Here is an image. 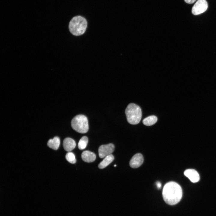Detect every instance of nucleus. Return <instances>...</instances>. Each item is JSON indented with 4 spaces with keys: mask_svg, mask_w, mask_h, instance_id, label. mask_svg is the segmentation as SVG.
<instances>
[{
    "mask_svg": "<svg viewBox=\"0 0 216 216\" xmlns=\"http://www.w3.org/2000/svg\"><path fill=\"white\" fill-rule=\"evenodd\" d=\"M182 191L180 186L174 182L167 183L162 190V196L167 204L174 205L178 203L182 199Z\"/></svg>",
    "mask_w": 216,
    "mask_h": 216,
    "instance_id": "nucleus-1",
    "label": "nucleus"
},
{
    "mask_svg": "<svg viewBox=\"0 0 216 216\" xmlns=\"http://www.w3.org/2000/svg\"><path fill=\"white\" fill-rule=\"evenodd\" d=\"M87 22L84 17L80 16L74 17L70 22L69 29L73 35L79 36L83 34L86 31Z\"/></svg>",
    "mask_w": 216,
    "mask_h": 216,
    "instance_id": "nucleus-2",
    "label": "nucleus"
},
{
    "mask_svg": "<svg viewBox=\"0 0 216 216\" xmlns=\"http://www.w3.org/2000/svg\"><path fill=\"white\" fill-rule=\"evenodd\" d=\"M125 114L127 121L132 124H138L141 118V109L139 106L134 103H130L127 106Z\"/></svg>",
    "mask_w": 216,
    "mask_h": 216,
    "instance_id": "nucleus-3",
    "label": "nucleus"
},
{
    "mask_svg": "<svg viewBox=\"0 0 216 216\" xmlns=\"http://www.w3.org/2000/svg\"><path fill=\"white\" fill-rule=\"evenodd\" d=\"M71 126L73 129L77 132L84 134L88 130V124L87 117L83 115L76 116L71 121Z\"/></svg>",
    "mask_w": 216,
    "mask_h": 216,
    "instance_id": "nucleus-4",
    "label": "nucleus"
},
{
    "mask_svg": "<svg viewBox=\"0 0 216 216\" xmlns=\"http://www.w3.org/2000/svg\"><path fill=\"white\" fill-rule=\"evenodd\" d=\"M208 5L206 0H198L192 9V13L194 15L200 14L205 12Z\"/></svg>",
    "mask_w": 216,
    "mask_h": 216,
    "instance_id": "nucleus-5",
    "label": "nucleus"
},
{
    "mask_svg": "<svg viewBox=\"0 0 216 216\" xmlns=\"http://www.w3.org/2000/svg\"><path fill=\"white\" fill-rule=\"evenodd\" d=\"M114 145L112 143L101 145L98 150L99 157L104 158L111 154L114 151Z\"/></svg>",
    "mask_w": 216,
    "mask_h": 216,
    "instance_id": "nucleus-6",
    "label": "nucleus"
},
{
    "mask_svg": "<svg viewBox=\"0 0 216 216\" xmlns=\"http://www.w3.org/2000/svg\"><path fill=\"white\" fill-rule=\"evenodd\" d=\"M143 160V157L141 154H136L134 155L130 159L129 164L131 168H137L142 164Z\"/></svg>",
    "mask_w": 216,
    "mask_h": 216,
    "instance_id": "nucleus-7",
    "label": "nucleus"
},
{
    "mask_svg": "<svg viewBox=\"0 0 216 216\" xmlns=\"http://www.w3.org/2000/svg\"><path fill=\"white\" fill-rule=\"evenodd\" d=\"M184 174L192 182H197L200 180V176L198 173L194 169H187L184 171Z\"/></svg>",
    "mask_w": 216,
    "mask_h": 216,
    "instance_id": "nucleus-8",
    "label": "nucleus"
},
{
    "mask_svg": "<svg viewBox=\"0 0 216 216\" xmlns=\"http://www.w3.org/2000/svg\"><path fill=\"white\" fill-rule=\"evenodd\" d=\"M76 146V142L73 139L67 137L64 139L63 146L65 151L68 152L71 151L75 148Z\"/></svg>",
    "mask_w": 216,
    "mask_h": 216,
    "instance_id": "nucleus-9",
    "label": "nucleus"
},
{
    "mask_svg": "<svg viewBox=\"0 0 216 216\" xmlns=\"http://www.w3.org/2000/svg\"><path fill=\"white\" fill-rule=\"evenodd\" d=\"M81 158L84 162L90 163L95 160L96 156L95 154L92 152L89 151H85L82 153Z\"/></svg>",
    "mask_w": 216,
    "mask_h": 216,
    "instance_id": "nucleus-10",
    "label": "nucleus"
},
{
    "mask_svg": "<svg viewBox=\"0 0 216 216\" xmlns=\"http://www.w3.org/2000/svg\"><path fill=\"white\" fill-rule=\"evenodd\" d=\"M60 144V139L58 136H55L53 139H50L47 143L49 147L54 150L58 149Z\"/></svg>",
    "mask_w": 216,
    "mask_h": 216,
    "instance_id": "nucleus-11",
    "label": "nucleus"
},
{
    "mask_svg": "<svg viewBox=\"0 0 216 216\" xmlns=\"http://www.w3.org/2000/svg\"><path fill=\"white\" fill-rule=\"evenodd\" d=\"M114 159V157L112 154L106 157L99 164V168L100 169L105 168L112 162Z\"/></svg>",
    "mask_w": 216,
    "mask_h": 216,
    "instance_id": "nucleus-12",
    "label": "nucleus"
},
{
    "mask_svg": "<svg viewBox=\"0 0 216 216\" xmlns=\"http://www.w3.org/2000/svg\"><path fill=\"white\" fill-rule=\"evenodd\" d=\"M158 118L155 116H151L144 118L142 121L143 123L147 126H151L155 124Z\"/></svg>",
    "mask_w": 216,
    "mask_h": 216,
    "instance_id": "nucleus-13",
    "label": "nucleus"
},
{
    "mask_svg": "<svg viewBox=\"0 0 216 216\" xmlns=\"http://www.w3.org/2000/svg\"><path fill=\"white\" fill-rule=\"evenodd\" d=\"M88 137L85 136H82L80 140L78 143V148L80 150L85 149L88 143Z\"/></svg>",
    "mask_w": 216,
    "mask_h": 216,
    "instance_id": "nucleus-14",
    "label": "nucleus"
},
{
    "mask_svg": "<svg viewBox=\"0 0 216 216\" xmlns=\"http://www.w3.org/2000/svg\"><path fill=\"white\" fill-rule=\"evenodd\" d=\"M65 158L70 163L74 164L76 162L75 156L72 152L67 153L66 155Z\"/></svg>",
    "mask_w": 216,
    "mask_h": 216,
    "instance_id": "nucleus-15",
    "label": "nucleus"
},
{
    "mask_svg": "<svg viewBox=\"0 0 216 216\" xmlns=\"http://www.w3.org/2000/svg\"><path fill=\"white\" fill-rule=\"evenodd\" d=\"M196 0H184V1L187 3L191 4L194 3Z\"/></svg>",
    "mask_w": 216,
    "mask_h": 216,
    "instance_id": "nucleus-16",
    "label": "nucleus"
},
{
    "mask_svg": "<svg viewBox=\"0 0 216 216\" xmlns=\"http://www.w3.org/2000/svg\"><path fill=\"white\" fill-rule=\"evenodd\" d=\"M156 185L158 189H160L161 187V183L159 182H157L156 183Z\"/></svg>",
    "mask_w": 216,
    "mask_h": 216,
    "instance_id": "nucleus-17",
    "label": "nucleus"
},
{
    "mask_svg": "<svg viewBox=\"0 0 216 216\" xmlns=\"http://www.w3.org/2000/svg\"><path fill=\"white\" fill-rule=\"evenodd\" d=\"M116 166V165H114V166Z\"/></svg>",
    "mask_w": 216,
    "mask_h": 216,
    "instance_id": "nucleus-18",
    "label": "nucleus"
}]
</instances>
